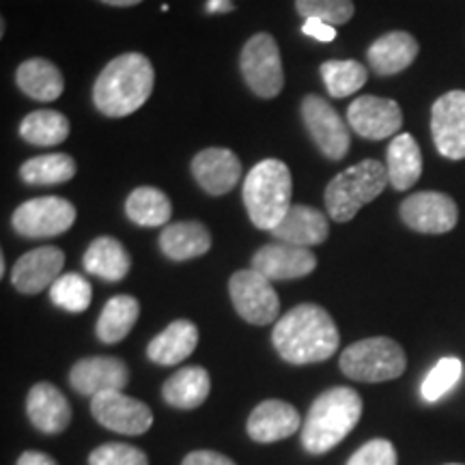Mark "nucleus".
Listing matches in <instances>:
<instances>
[{
  "label": "nucleus",
  "instance_id": "29",
  "mask_svg": "<svg viewBox=\"0 0 465 465\" xmlns=\"http://www.w3.org/2000/svg\"><path fill=\"white\" fill-rule=\"evenodd\" d=\"M141 317V304L132 295H114L106 302L100 319H97V339L106 345H116L132 332Z\"/></svg>",
  "mask_w": 465,
  "mask_h": 465
},
{
  "label": "nucleus",
  "instance_id": "28",
  "mask_svg": "<svg viewBox=\"0 0 465 465\" xmlns=\"http://www.w3.org/2000/svg\"><path fill=\"white\" fill-rule=\"evenodd\" d=\"M209 391H212V380L203 366H183L164 381L162 399L174 410H196L205 403Z\"/></svg>",
  "mask_w": 465,
  "mask_h": 465
},
{
  "label": "nucleus",
  "instance_id": "45",
  "mask_svg": "<svg viewBox=\"0 0 465 465\" xmlns=\"http://www.w3.org/2000/svg\"><path fill=\"white\" fill-rule=\"evenodd\" d=\"M449 465H461V463H449Z\"/></svg>",
  "mask_w": 465,
  "mask_h": 465
},
{
  "label": "nucleus",
  "instance_id": "31",
  "mask_svg": "<svg viewBox=\"0 0 465 465\" xmlns=\"http://www.w3.org/2000/svg\"><path fill=\"white\" fill-rule=\"evenodd\" d=\"M20 136L35 147H56L69 136V119L56 110H33L22 119Z\"/></svg>",
  "mask_w": 465,
  "mask_h": 465
},
{
  "label": "nucleus",
  "instance_id": "30",
  "mask_svg": "<svg viewBox=\"0 0 465 465\" xmlns=\"http://www.w3.org/2000/svg\"><path fill=\"white\" fill-rule=\"evenodd\" d=\"M125 213L138 226H164L173 216V205L162 190L141 185L127 196Z\"/></svg>",
  "mask_w": 465,
  "mask_h": 465
},
{
  "label": "nucleus",
  "instance_id": "38",
  "mask_svg": "<svg viewBox=\"0 0 465 465\" xmlns=\"http://www.w3.org/2000/svg\"><path fill=\"white\" fill-rule=\"evenodd\" d=\"M397 450L392 441L371 440L353 452L347 465H397Z\"/></svg>",
  "mask_w": 465,
  "mask_h": 465
},
{
  "label": "nucleus",
  "instance_id": "2",
  "mask_svg": "<svg viewBox=\"0 0 465 465\" xmlns=\"http://www.w3.org/2000/svg\"><path fill=\"white\" fill-rule=\"evenodd\" d=\"M155 72L141 52H125L113 58L93 86V104L110 119H121L143 108L153 93Z\"/></svg>",
  "mask_w": 465,
  "mask_h": 465
},
{
  "label": "nucleus",
  "instance_id": "22",
  "mask_svg": "<svg viewBox=\"0 0 465 465\" xmlns=\"http://www.w3.org/2000/svg\"><path fill=\"white\" fill-rule=\"evenodd\" d=\"M330 223L322 212L311 205H291L289 213L281 224L272 231L276 242L291 243V246L311 248L328 240Z\"/></svg>",
  "mask_w": 465,
  "mask_h": 465
},
{
  "label": "nucleus",
  "instance_id": "21",
  "mask_svg": "<svg viewBox=\"0 0 465 465\" xmlns=\"http://www.w3.org/2000/svg\"><path fill=\"white\" fill-rule=\"evenodd\" d=\"M418 52H420V45H418L414 35L391 31L371 44V48L366 50V58H369L373 74L386 78V75L405 72L416 61Z\"/></svg>",
  "mask_w": 465,
  "mask_h": 465
},
{
  "label": "nucleus",
  "instance_id": "35",
  "mask_svg": "<svg viewBox=\"0 0 465 465\" xmlns=\"http://www.w3.org/2000/svg\"><path fill=\"white\" fill-rule=\"evenodd\" d=\"M463 375V364L459 358H441L438 364L429 371V375L424 377L420 394L427 403H438L440 399H444L452 388L457 386L459 380Z\"/></svg>",
  "mask_w": 465,
  "mask_h": 465
},
{
  "label": "nucleus",
  "instance_id": "43",
  "mask_svg": "<svg viewBox=\"0 0 465 465\" xmlns=\"http://www.w3.org/2000/svg\"><path fill=\"white\" fill-rule=\"evenodd\" d=\"M104 5H110V7H134V5H141L143 0H100Z\"/></svg>",
  "mask_w": 465,
  "mask_h": 465
},
{
  "label": "nucleus",
  "instance_id": "33",
  "mask_svg": "<svg viewBox=\"0 0 465 465\" xmlns=\"http://www.w3.org/2000/svg\"><path fill=\"white\" fill-rule=\"evenodd\" d=\"M322 78L330 97L345 100V97L358 93L369 80V69L362 63L353 61H325L322 65Z\"/></svg>",
  "mask_w": 465,
  "mask_h": 465
},
{
  "label": "nucleus",
  "instance_id": "25",
  "mask_svg": "<svg viewBox=\"0 0 465 465\" xmlns=\"http://www.w3.org/2000/svg\"><path fill=\"white\" fill-rule=\"evenodd\" d=\"M15 83L26 97L37 102H54L65 91L61 69L48 58H28L15 72Z\"/></svg>",
  "mask_w": 465,
  "mask_h": 465
},
{
  "label": "nucleus",
  "instance_id": "18",
  "mask_svg": "<svg viewBox=\"0 0 465 465\" xmlns=\"http://www.w3.org/2000/svg\"><path fill=\"white\" fill-rule=\"evenodd\" d=\"M192 174H194L196 183L207 194L223 196L229 194L240 183L242 162L231 149L209 147L194 155V160H192Z\"/></svg>",
  "mask_w": 465,
  "mask_h": 465
},
{
  "label": "nucleus",
  "instance_id": "14",
  "mask_svg": "<svg viewBox=\"0 0 465 465\" xmlns=\"http://www.w3.org/2000/svg\"><path fill=\"white\" fill-rule=\"evenodd\" d=\"M347 124L366 141H383L403 127V110L388 97L362 95L349 104Z\"/></svg>",
  "mask_w": 465,
  "mask_h": 465
},
{
  "label": "nucleus",
  "instance_id": "26",
  "mask_svg": "<svg viewBox=\"0 0 465 465\" xmlns=\"http://www.w3.org/2000/svg\"><path fill=\"white\" fill-rule=\"evenodd\" d=\"M83 265L89 274L102 278L108 282H119L130 274L132 259L124 243L114 237H97L86 248Z\"/></svg>",
  "mask_w": 465,
  "mask_h": 465
},
{
  "label": "nucleus",
  "instance_id": "7",
  "mask_svg": "<svg viewBox=\"0 0 465 465\" xmlns=\"http://www.w3.org/2000/svg\"><path fill=\"white\" fill-rule=\"evenodd\" d=\"M243 83L257 97L274 100L284 86L281 48L270 33H257L243 44L240 54Z\"/></svg>",
  "mask_w": 465,
  "mask_h": 465
},
{
  "label": "nucleus",
  "instance_id": "19",
  "mask_svg": "<svg viewBox=\"0 0 465 465\" xmlns=\"http://www.w3.org/2000/svg\"><path fill=\"white\" fill-rule=\"evenodd\" d=\"M302 418L293 405L287 401L270 399L259 403L248 418V435L257 444H274L298 433Z\"/></svg>",
  "mask_w": 465,
  "mask_h": 465
},
{
  "label": "nucleus",
  "instance_id": "34",
  "mask_svg": "<svg viewBox=\"0 0 465 465\" xmlns=\"http://www.w3.org/2000/svg\"><path fill=\"white\" fill-rule=\"evenodd\" d=\"M52 304L67 312H84L91 306V282L80 274H63L50 287Z\"/></svg>",
  "mask_w": 465,
  "mask_h": 465
},
{
  "label": "nucleus",
  "instance_id": "44",
  "mask_svg": "<svg viewBox=\"0 0 465 465\" xmlns=\"http://www.w3.org/2000/svg\"><path fill=\"white\" fill-rule=\"evenodd\" d=\"M5 267L7 265H5V257H3V261H0V276H5Z\"/></svg>",
  "mask_w": 465,
  "mask_h": 465
},
{
  "label": "nucleus",
  "instance_id": "20",
  "mask_svg": "<svg viewBox=\"0 0 465 465\" xmlns=\"http://www.w3.org/2000/svg\"><path fill=\"white\" fill-rule=\"evenodd\" d=\"M26 416L45 435L63 433L72 422V405L65 394L48 381L35 383L26 397Z\"/></svg>",
  "mask_w": 465,
  "mask_h": 465
},
{
  "label": "nucleus",
  "instance_id": "41",
  "mask_svg": "<svg viewBox=\"0 0 465 465\" xmlns=\"http://www.w3.org/2000/svg\"><path fill=\"white\" fill-rule=\"evenodd\" d=\"M17 465H58V463L50 455H45V452L26 450L25 455H20V459H17Z\"/></svg>",
  "mask_w": 465,
  "mask_h": 465
},
{
  "label": "nucleus",
  "instance_id": "42",
  "mask_svg": "<svg viewBox=\"0 0 465 465\" xmlns=\"http://www.w3.org/2000/svg\"><path fill=\"white\" fill-rule=\"evenodd\" d=\"M235 9L232 0H207L205 11L207 14H231Z\"/></svg>",
  "mask_w": 465,
  "mask_h": 465
},
{
  "label": "nucleus",
  "instance_id": "13",
  "mask_svg": "<svg viewBox=\"0 0 465 465\" xmlns=\"http://www.w3.org/2000/svg\"><path fill=\"white\" fill-rule=\"evenodd\" d=\"M431 136L446 160H465V91H449L435 100Z\"/></svg>",
  "mask_w": 465,
  "mask_h": 465
},
{
  "label": "nucleus",
  "instance_id": "23",
  "mask_svg": "<svg viewBox=\"0 0 465 465\" xmlns=\"http://www.w3.org/2000/svg\"><path fill=\"white\" fill-rule=\"evenodd\" d=\"M199 345V328L188 319H177L147 347V358L160 366L182 364Z\"/></svg>",
  "mask_w": 465,
  "mask_h": 465
},
{
  "label": "nucleus",
  "instance_id": "4",
  "mask_svg": "<svg viewBox=\"0 0 465 465\" xmlns=\"http://www.w3.org/2000/svg\"><path fill=\"white\" fill-rule=\"evenodd\" d=\"M291 182L289 166L281 160H263L250 168L243 182V205L252 223L261 231H274L291 209Z\"/></svg>",
  "mask_w": 465,
  "mask_h": 465
},
{
  "label": "nucleus",
  "instance_id": "10",
  "mask_svg": "<svg viewBox=\"0 0 465 465\" xmlns=\"http://www.w3.org/2000/svg\"><path fill=\"white\" fill-rule=\"evenodd\" d=\"M229 295L237 315L252 325L276 322L281 312V300L272 287V281L257 270L235 272L229 281Z\"/></svg>",
  "mask_w": 465,
  "mask_h": 465
},
{
  "label": "nucleus",
  "instance_id": "16",
  "mask_svg": "<svg viewBox=\"0 0 465 465\" xmlns=\"http://www.w3.org/2000/svg\"><path fill=\"white\" fill-rule=\"evenodd\" d=\"M63 265H65V252L61 248H35L15 261L14 270H11V282L25 295L42 293L63 276Z\"/></svg>",
  "mask_w": 465,
  "mask_h": 465
},
{
  "label": "nucleus",
  "instance_id": "12",
  "mask_svg": "<svg viewBox=\"0 0 465 465\" xmlns=\"http://www.w3.org/2000/svg\"><path fill=\"white\" fill-rule=\"evenodd\" d=\"M91 414L102 427L124 435H143L153 424L151 407L143 401L127 397L124 391H110L93 397Z\"/></svg>",
  "mask_w": 465,
  "mask_h": 465
},
{
  "label": "nucleus",
  "instance_id": "1",
  "mask_svg": "<svg viewBox=\"0 0 465 465\" xmlns=\"http://www.w3.org/2000/svg\"><path fill=\"white\" fill-rule=\"evenodd\" d=\"M278 356L289 364L325 362L336 353L341 342L339 328L325 308L300 304L274 325L272 332Z\"/></svg>",
  "mask_w": 465,
  "mask_h": 465
},
{
  "label": "nucleus",
  "instance_id": "39",
  "mask_svg": "<svg viewBox=\"0 0 465 465\" xmlns=\"http://www.w3.org/2000/svg\"><path fill=\"white\" fill-rule=\"evenodd\" d=\"M302 33H304L306 37L317 39V42H322V44H330V42H334L336 37H339V33H336V26L328 25V22H323V20H317V17L304 20V25H302Z\"/></svg>",
  "mask_w": 465,
  "mask_h": 465
},
{
  "label": "nucleus",
  "instance_id": "17",
  "mask_svg": "<svg viewBox=\"0 0 465 465\" xmlns=\"http://www.w3.org/2000/svg\"><path fill=\"white\" fill-rule=\"evenodd\" d=\"M317 257L308 248L291 246L284 242L267 243L252 257V270L263 274L267 281H295L312 274Z\"/></svg>",
  "mask_w": 465,
  "mask_h": 465
},
{
  "label": "nucleus",
  "instance_id": "32",
  "mask_svg": "<svg viewBox=\"0 0 465 465\" xmlns=\"http://www.w3.org/2000/svg\"><path fill=\"white\" fill-rule=\"evenodd\" d=\"M75 160L67 153H48L26 160L20 166L22 182L28 185H58L74 179Z\"/></svg>",
  "mask_w": 465,
  "mask_h": 465
},
{
  "label": "nucleus",
  "instance_id": "6",
  "mask_svg": "<svg viewBox=\"0 0 465 465\" xmlns=\"http://www.w3.org/2000/svg\"><path fill=\"white\" fill-rule=\"evenodd\" d=\"M341 371L349 380L364 383L392 381L405 373L403 347L388 336H373L349 345L341 353Z\"/></svg>",
  "mask_w": 465,
  "mask_h": 465
},
{
  "label": "nucleus",
  "instance_id": "5",
  "mask_svg": "<svg viewBox=\"0 0 465 465\" xmlns=\"http://www.w3.org/2000/svg\"><path fill=\"white\" fill-rule=\"evenodd\" d=\"M391 183L386 164L377 160H362L356 166L336 174L325 188V209L334 223H349L356 213L386 190Z\"/></svg>",
  "mask_w": 465,
  "mask_h": 465
},
{
  "label": "nucleus",
  "instance_id": "11",
  "mask_svg": "<svg viewBox=\"0 0 465 465\" xmlns=\"http://www.w3.org/2000/svg\"><path fill=\"white\" fill-rule=\"evenodd\" d=\"M401 220L407 229L424 235H441L459 223V207L444 192H416L401 203Z\"/></svg>",
  "mask_w": 465,
  "mask_h": 465
},
{
  "label": "nucleus",
  "instance_id": "15",
  "mask_svg": "<svg viewBox=\"0 0 465 465\" xmlns=\"http://www.w3.org/2000/svg\"><path fill=\"white\" fill-rule=\"evenodd\" d=\"M69 383L78 394L93 399L102 392L124 391L130 383V369L114 356L83 358L72 366Z\"/></svg>",
  "mask_w": 465,
  "mask_h": 465
},
{
  "label": "nucleus",
  "instance_id": "40",
  "mask_svg": "<svg viewBox=\"0 0 465 465\" xmlns=\"http://www.w3.org/2000/svg\"><path fill=\"white\" fill-rule=\"evenodd\" d=\"M182 465H235V461L216 450H194L185 455Z\"/></svg>",
  "mask_w": 465,
  "mask_h": 465
},
{
  "label": "nucleus",
  "instance_id": "36",
  "mask_svg": "<svg viewBox=\"0 0 465 465\" xmlns=\"http://www.w3.org/2000/svg\"><path fill=\"white\" fill-rule=\"evenodd\" d=\"M295 11L304 20L317 17L332 26H341L351 20L356 7H353V0H295Z\"/></svg>",
  "mask_w": 465,
  "mask_h": 465
},
{
  "label": "nucleus",
  "instance_id": "24",
  "mask_svg": "<svg viewBox=\"0 0 465 465\" xmlns=\"http://www.w3.org/2000/svg\"><path fill=\"white\" fill-rule=\"evenodd\" d=\"M212 232L203 223L188 220L164 226L160 232V250L171 261H190L209 252Z\"/></svg>",
  "mask_w": 465,
  "mask_h": 465
},
{
  "label": "nucleus",
  "instance_id": "9",
  "mask_svg": "<svg viewBox=\"0 0 465 465\" xmlns=\"http://www.w3.org/2000/svg\"><path fill=\"white\" fill-rule=\"evenodd\" d=\"M302 121H304L312 143L328 160L339 162L349 153L351 147V134L332 104L325 97L306 95L302 100Z\"/></svg>",
  "mask_w": 465,
  "mask_h": 465
},
{
  "label": "nucleus",
  "instance_id": "37",
  "mask_svg": "<svg viewBox=\"0 0 465 465\" xmlns=\"http://www.w3.org/2000/svg\"><path fill=\"white\" fill-rule=\"evenodd\" d=\"M89 465H149L147 455L130 444H102L89 455Z\"/></svg>",
  "mask_w": 465,
  "mask_h": 465
},
{
  "label": "nucleus",
  "instance_id": "3",
  "mask_svg": "<svg viewBox=\"0 0 465 465\" xmlns=\"http://www.w3.org/2000/svg\"><path fill=\"white\" fill-rule=\"evenodd\" d=\"M362 399L353 388L336 386L312 401L302 424V446L311 455H325L356 429Z\"/></svg>",
  "mask_w": 465,
  "mask_h": 465
},
{
  "label": "nucleus",
  "instance_id": "8",
  "mask_svg": "<svg viewBox=\"0 0 465 465\" xmlns=\"http://www.w3.org/2000/svg\"><path fill=\"white\" fill-rule=\"evenodd\" d=\"M75 223V207L61 196H39L22 203L14 212L11 226L28 240H50L67 232Z\"/></svg>",
  "mask_w": 465,
  "mask_h": 465
},
{
  "label": "nucleus",
  "instance_id": "27",
  "mask_svg": "<svg viewBox=\"0 0 465 465\" xmlns=\"http://www.w3.org/2000/svg\"><path fill=\"white\" fill-rule=\"evenodd\" d=\"M388 179L394 190L405 192L418 183L422 174V153L411 134H397L386 151Z\"/></svg>",
  "mask_w": 465,
  "mask_h": 465
}]
</instances>
